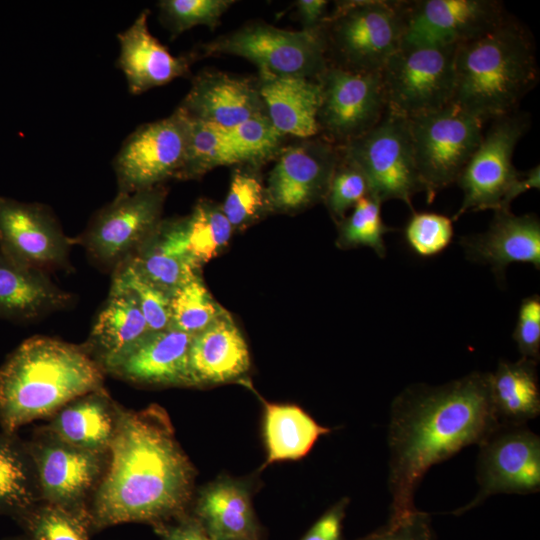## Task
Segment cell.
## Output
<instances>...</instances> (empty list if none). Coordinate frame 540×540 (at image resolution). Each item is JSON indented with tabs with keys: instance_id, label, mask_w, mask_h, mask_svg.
<instances>
[{
	"instance_id": "cell-41",
	"label": "cell",
	"mask_w": 540,
	"mask_h": 540,
	"mask_svg": "<svg viewBox=\"0 0 540 540\" xmlns=\"http://www.w3.org/2000/svg\"><path fill=\"white\" fill-rule=\"evenodd\" d=\"M452 219L435 212L412 211L404 227V239L409 248L423 258L443 252L452 242Z\"/></svg>"
},
{
	"instance_id": "cell-34",
	"label": "cell",
	"mask_w": 540,
	"mask_h": 540,
	"mask_svg": "<svg viewBox=\"0 0 540 540\" xmlns=\"http://www.w3.org/2000/svg\"><path fill=\"white\" fill-rule=\"evenodd\" d=\"M182 219L189 254L199 267L215 257L232 235L221 207L207 200L199 201Z\"/></svg>"
},
{
	"instance_id": "cell-29",
	"label": "cell",
	"mask_w": 540,
	"mask_h": 540,
	"mask_svg": "<svg viewBox=\"0 0 540 540\" xmlns=\"http://www.w3.org/2000/svg\"><path fill=\"white\" fill-rule=\"evenodd\" d=\"M71 296L46 273L24 268L0 251V318L27 322L65 308Z\"/></svg>"
},
{
	"instance_id": "cell-23",
	"label": "cell",
	"mask_w": 540,
	"mask_h": 540,
	"mask_svg": "<svg viewBox=\"0 0 540 540\" xmlns=\"http://www.w3.org/2000/svg\"><path fill=\"white\" fill-rule=\"evenodd\" d=\"M149 10L139 13L133 24L119 33L117 66L126 76L131 94H141L188 74L190 58L174 56L148 28Z\"/></svg>"
},
{
	"instance_id": "cell-4",
	"label": "cell",
	"mask_w": 540,
	"mask_h": 540,
	"mask_svg": "<svg viewBox=\"0 0 540 540\" xmlns=\"http://www.w3.org/2000/svg\"><path fill=\"white\" fill-rule=\"evenodd\" d=\"M451 103L484 123L511 114L538 83L529 31L507 16L486 33L456 47Z\"/></svg>"
},
{
	"instance_id": "cell-14",
	"label": "cell",
	"mask_w": 540,
	"mask_h": 540,
	"mask_svg": "<svg viewBox=\"0 0 540 540\" xmlns=\"http://www.w3.org/2000/svg\"><path fill=\"white\" fill-rule=\"evenodd\" d=\"M479 491L463 514L496 494L536 493L540 489V438L526 424L499 423L479 444Z\"/></svg>"
},
{
	"instance_id": "cell-40",
	"label": "cell",
	"mask_w": 540,
	"mask_h": 540,
	"mask_svg": "<svg viewBox=\"0 0 540 540\" xmlns=\"http://www.w3.org/2000/svg\"><path fill=\"white\" fill-rule=\"evenodd\" d=\"M112 281L135 297L150 331L170 328V295L145 279L131 264L123 263L113 272Z\"/></svg>"
},
{
	"instance_id": "cell-31",
	"label": "cell",
	"mask_w": 540,
	"mask_h": 540,
	"mask_svg": "<svg viewBox=\"0 0 540 540\" xmlns=\"http://www.w3.org/2000/svg\"><path fill=\"white\" fill-rule=\"evenodd\" d=\"M537 362L521 357L500 361L489 373L490 398L500 423L526 424L540 413Z\"/></svg>"
},
{
	"instance_id": "cell-44",
	"label": "cell",
	"mask_w": 540,
	"mask_h": 540,
	"mask_svg": "<svg viewBox=\"0 0 540 540\" xmlns=\"http://www.w3.org/2000/svg\"><path fill=\"white\" fill-rule=\"evenodd\" d=\"M512 338L522 357L540 358V297L537 294L521 301Z\"/></svg>"
},
{
	"instance_id": "cell-43",
	"label": "cell",
	"mask_w": 540,
	"mask_h": 540,
	"mask_svg": "<svg viewBox=\"0 0 540 540\" xmlns=\"http://www.w3.org/2000/svg\"><path fill=\"white\" fill-rule=\"evenodd\" d=\"M368 195L370 190L365 175L340 149V157L324 198L331 215L341 221L349 209Z\"/></svg>"
},
{
	"instance_id": "cell-42",
	"label": "cell",
	"mask_w": 540,
	"mask_h": 540,
	"mask_svg": "<svg viewBox=\"0 0 540 540\" xmlns=\"http://www.w3.org/2000/svg\"><path fill=\"white\" fill-rule=\"evenodd\" d=\"M234 3L231 0H162L158 6L161 18L172 37L197 25L213 29Z\"/></svg>"
},
{
	"instance_id": "cell-37",
	"label": "cell",
	"mask_w": 540,
	"mask_h": 540,
	"mask_svg": "<svg viewBox=\"0 0 540 540\" xmlns=\"http://www.w3.org/2000/svg\"><path fill=\"white\" fill-rule=\"evenodd\" d=\"M381 204L370 195L359 200L350 215L340 221L338 244L350 248L370 247L384 258L387 252L384 235L394 229L382 220Z\"/></svg>"
},
{
	"instance_id": "cell-8",
	"label": "cell",
	"mask_w": 540,
	"mask_h": 540,
	"mask_svg": "<svg viewBox=\"0 0 540 540\" xmlns=\"http://www.w3.org/2000/svg\"><path fill=\"white\" fill-rule=\"evenodd\" d=\"M365 175L370 196L381 203L400 200L412 211V198L424 192L410 137L408 118L386 110L368 132L340 147Z\"/></svg>"
},
{
	"instance_id": "cell-18",
	"label": "cell",
	"mask_w": 540,
	"mask_h": 540,
	"mask_svg": "<svg viewBox=\"0 0 540 540\" xmlns=\"http://www.w3.org/2000/svg\"><path fill=\"white\" fill-rule=\"evenodd\" d=\"M266 187L269 208L294 212L324 199L340 147L323 139H302L282 149Z\"/></svg>"
},
{
	"instance_id": "cell-11",
	"label": "cell",
	"mask_w": 540,
	"mask_h": 540,
	"mask_svg": "<svg viewBox=\"0 0 540 540\" xmlns=\"http://www.w3.org/2000/svg\"><path fill=\"white\" fill-rule=\"evenodd\" d=\"M26 442L35 463L42 501L90 522L89 505L105 473L108 454L70 445L46 427L37 429Z\"/></svg>"
},
{
	"instance_id": "cell-5",
	"label": "cell",
	"mask_w": 540,
	"mask_h": 540,
	"mask_svg": "<svg viewBox=\"0 0 540 540\" xmlns=\"http://www.w3.org/2000/svg\"><path fill=\"white\" fill-rule=\"evenodd\" d=\"M404 9L405 1L337 2L320 27L328 64L353 72H381L401 45Z\"/></svg>"
},
{
	"instance_id": "cell-36",
	"label": "cell",
	"mask_w": 540,
	"mask_h": 540,
	"mask_svg": "<svg viewBox=\"0 0 540 540\" xmlns=\"http://www.w3.org/2000/svg\"><path fill=\"white\" fill-rule=\"evenodd\" d=\"M224 312L198 273L170 295V328L191 335L205 329Z\"/></svg>"
},
{
	"instance_id": "cell-22",
	"label": "cell",
	"mask_w": 540,
	"mask_h": 540,
	"mask_svg": "<svg viewBox=\"0 0 540 540\" xmlns=\"http://www.w3.org/2000/svg\"><path fill=\"white\" fill-rule=\"evenodd\" d=\"M193 335L174 328L148 333L108 373L134 384L191 386Z\"/></svg>"
},
{
	"instance_id": "cell-15",
	"label": "cell",
	"mask_w": 540,
	"mask_h": 540,
	"mask_svg": "<svg viewBox=\"0 0 540 540\" xmlns=\"http://www.w3.org/2000/svg\"><path fill=\"white\" fill-rule=\"evenodd\" d=\"M321 84L319 135L342 147L372 129L387 105L380 72L362 73L327 66Z\"/></svg>"
},
{
	"instance_id": "cell-45",
	"label": "cell",
	"mask_w": 540,
	"mask_h": 540,
	"mask_svg": "<svg viewBox=\"0 0 540 540\" xmlns=\"http://www.w3.org/2000/svg\"><path fill=\"white\" fill-rule=\"evenodd\" d=\"M356 540H436L428 513L416 509L408 516L388 523Z\"/></svg>"
},
{
	"instance_id": "cell-19",
	"label": "cell",
	"mask_w": 540,
	"mask_h": 540,
	"mask_svg": "<svg viewBox=\"0 0 540 540\" xmlns=\"http://www.w3.org/2000/svg\"><path fill=\"white\" fill-rule=\"evenodd\" d=\"M253 490L252 479L223 474L198 490L190 511L214 540H265Z\"/></svg>"
},
{
	"instance_id": "cell-7",
	"label": "cell",
	"mask_w": 540,
	"mask_h": 540,
	"mask_svg": "<svg viewBox=\"0 0 540 540\" xmlns=\"http://www.w3.org/2000/svg\"><path fill=\"white\" fill-rule=\"evenodd\" d=\"M204 55L227 54L254 63L259 72L317 79L328 66L320 28L291 31L258 22L202 46Z\"/></svg>"
},
{
	"instance_id": "cell-48",
	"label": "cell",
	"mask_w": 540,
	"mask_h": 540,
	"mask_svg": "<svg viewBox=\"0 0 540 540\" xmlns=\"http://www.w3.org/2000/svg\"><path fill=\"white\" fill-rule=\"evenodd\" d=\"M296 7L303 30L319 29L329 14L325 0H299Z\"/></svg>"
},
{
	"instance_id": "cell-20",
	"label": "cell",
	"mask_w": 540,
	"mask_h": 540,
	"mask_svg": "<svg viewBox=\"0 0 540 540\" xmlns=\"http://www.w3.org/2000/svg\"><path fill=\"white\" fill-rule=\"evenodd\" d=\"M188 117L229 129L266 114L256 80L219 71H203L179 106Z\"/></svg>"
},
{
	"instance_id": "cell-13",
	"label": "cell",
	"mask_w": 540,
	"mask_h": 540,
	"mask_svg": "<svg viewBox=\"0 0 540 540\" xmlns=\"http://www.w3.org/2000/svg\"><path fill=\"white\" fill-rule=\"evenodd\" d=\"M189 118L180 108L168 117L138 127L114 160L117 195L162 185L181 170L187 148Z\"/></svg>"
},
{
	"instance_id": "cell-38",
	"label": "cell",
	"mask_w": 540,
	"mask_h": 540,
	"mask_svg": "<svg viewBox=\"0 0 540 540\" xmlns=\"http://www.w3.org/2000/svg\"><path fill=\"white\" fill-rule=\"evenodd\" d=\"M225 130L241 164L253 166L278 156L286 137L274 127L267 114L250 118Z\"/></svg>"
},
{
	"instance_id": "cell-49",
	"label": "cell",
	"mask_w": 540,
	"mask_h": 540,
	"mask_svg": "<svg viewBox=\"0 0 540 540\" xmlns=\"http://www.w3.org/2000/svg\"><path fill=\"white\" fill-rule=\"evenodd\" d=\"M540 187V166L536 165L527 171H520L509 190L507 191L501 210L510 209L514 199L530 189H539Z\"/></svg>"
},
{
	"instance_id": "cell-32",
	"label": "cell",
	"mask_w": 540,
	"mask_h": 540,
	"mask_svg": "<svg viewBox=\"0 0 540 540\" xmlns=\"http://www.w3.org/2000/svg\"><path fill=\"white\" fill-rule=\"evenodd\" d=\"M35 463L26 441L0 430V515L13 520L41 502Z\"/></svg>"
},
{
	"instance_id": "cell-50",
	"label": "cell",
	"mask_w": 540,
	"mask_h": 540,
	"mask_svg": "<svg viewBox=\"0 0 540 540\" xmlns=\"http://www.w3.org/2000/svg\"><path fill=\"white\" fill-rule=\"evenodd\" d=\"M3 540H29V539L25 537L24 535H21V536L7 537Z\"/></svg>"
},
{
	"instance_id": "cell-3",
	"label": "cell",
	"mask_w": 540,
	"mask_h": 540,
	"mask_svg": "<svg viewBox=\"0 0 540 540\" xmlns=\"http://www.w3.org/2000/svg\"><path fill=\"white\" fill-rule=\"evenodd\" d=\"M105 372L83 345L47 336L23 341L0 366V427L10 433L51 417L103 387Z\"/></svg>"
},
{
	"instance_id": "cell-6",
	"label": "cell",
	"mask_w": 540,
	"mask_h": 540,
	"mask_svg": "<svg viewBox=\"0 0 540 540\" xmlns=\"http://www.w3.org/2000/svg\"><path fill=\"white\" fill-rule=\"evenodd\" d=\"M408 122L416 168L432 203L456 182L482 139L484 122L453 103Z\"/></svg>"
},
{
	"instance_id": "cell-25",
	"label": "cell",
	"mask_w": 540,
	"mask_h": 540,
	"mask_svg": "<svg viewBox=\"0 0 540 540\" xmlns=\"http://www.w3.org/2000/svg\"><path fill=\"white\" fill-rule=\"evenodd\" d=\"M150 331L134 295L112 281L83 347L108 373Z\"/></svg>"
},
{
	"instance_id": "cell-10",
	"label": "cell",
	"mask_w": 540,
	"mask_h": 540,
	"mask_svg": "<svg viewBox=\"0 0 540 540\" xmlns=\"http://www.w3.org/2000/svg\"><path fill=\"white\" fill-rule=\"evenodd\" d=\"M529 126L530 116L520 110L492 120L456 180L463 200L452 221L470 211L502 209L504 197L520 173L513 165V153Z\"/></svg>"
},
{
	"instance_id": "cell-21",
	"label": "cell",
	"mask_w": 540,
	"mask_h": 540,
	"mask_svg": "<svg viewBox=\"0 0 540 540\" xmlns=\"http://www.w3.org/2000/svg\"><path fill=\"white\" fill-rule=\"evenodd\" d=\"M460 244L468 259L489 265L498 279L512 263L540 269V221L535 214L496 210L486 232L463 236Z\"/></svg>"
},
{
	"instance_id": "cell-47",
	"label": "cell",
	"mask_w": 540,
	"mask_h": 540,
	"mask_svg": "<svg viewBox=\"0 0 540 540\" xmlns=\"http://www.w3.org/2000/svg\"><path fill=\"white\" fill-rule=\"evenodd\" d=\"M152 528L160 540H214L191 511Z\"/></svg>"
},
{
	"instance_id": "cell-26",
	"label": "cell",
	"mask_w": 540,
	"mask_h": 540,
	"mask_svg": "<svg viewBox=\"0 0 540 540\" xmlns=\"http://www.w3.org/2000/svg\"><path fill=\"white\" fill-rule=\"evenodd\" d=\"M256 83L266 114L280 133L300 139L319 135L322 91L318 79L259 72Z\"/></svg>"
},
{
	"instance_id": "cell-27",
	"label": "cell",
	"mask_w": 540,
	"mask_h": 540,
	"mask_svg": "<svg viewBox=\"0 0 540 540\" xmlns=\"http://www.w3.org/2000/svg\"><path fill=\"white\" fill-rule=\"evenodd\" d=\"M120 407L102 387L65 404L50 417L45 427L70 445L108 454L116 433Z\"/></svg>"
},
{
	"instance_id": "cell-30",
	"label": "cell",
	"mask_w": 540,
	"mask_h": 540,
	"mask_svg": "<svg viewBox=\"0 0 540 540\" xmlns=\"http://www.w3.org/2000/svg\"><path fill=\"white\" fill-rule=\"evenodd\" d=\"M262 402L266 459L259 471L276 462L305 457L320 436L331 432L298 405Z\"/></svg>"
},
{
	"instance_id": "cell-12",
	"label": "cell",
	"mask_w": 540,
	"mask_h": 540,
	"mask_svg": "<svg viewBox=\"0 0 540 540\" xmlns=\"http://www.w3.org/2000/svg\"><path fill=\"white\" fill-rule=\"evenodd\" d=\"M165 196L162 185L116 195L93 216L77 242L96 263L114 272L155 231L161 222Z\"/></svg>"
},
{
	"instance_id": "cell-16",
	"label": "cell",
	"mask_w": 540,
	"mask_h": 540,
	"mask_svg": "<svg viewBox=\"0 0 540 540\" xmlns=\"http://www.w3.org/2000/svg\"><path fill=\"white\" fill-rule=\"evenodd\" d=\"M507 16L504 4L495 0L405 1L401 45L457 47L491 30Z\"/></svg>"
},
{
	"instance_id": "cell-28",
	"label": "cell",
	"mask_w": 540,
	"mask_h": 540,
	"mask_svg": "<svg viewBox=\"0 0 540 540\" xmlns=\"http://www.w3.org/2000/svg\"><path fill=\"white\" fill-rule=\"evenodd\" d=\"M126 262L169 295L199 269L189 254L182 218L161 220L152 235Z\"/></svg>"
},
{
	"instance_id": "cell-1",
	"label": "cell",
	"mask_w": 540,
	"mask_h": 540,
	"mask_svg": "<svg viewBox=\"0 0 540 540\" xmlns=\"http://www.w3.org/2000/svg\"><path fill=\"white\" fill-rule=\"evenodd\" d=\"M195 477L165 409L121 406L107 467L89 505L92 532L123 523L154 527L189 512Z\"/></svg>"
},
{
	"instance_id": "cell-46",
	"label": "cell",
	"mask_w": 540,
	"mask_h": 540,
	"mask_svg": "<svg viewBox=\"0 0 540 540\" xmlns=\"http://www.w3.org/2000/svg\"><path fill=\"white\" fill-rule=\"evenodd\" d=\"M348 504L349 498L340 499L317 519L300 540H344L343 521Z\"/></svg>"
},
{
	"instance_id": "cell-9",
	"label": "cell",
	"mask_w": 540,
	"mask_h": 540,
	"mask_svg": "<svg viewBox=\"0 0 540 540\" xmlns=\"http://www.w3.org/2000/svg\"><path fill=\"white\" fill-rule=\"evenodd\" d=\"M455 51V46L401 45L380 72L387 110L410 118L451 103Z\"/></svg>"
},
{
	"instance_id": "cell-24",
	"label": "cell",
	"mask_w": 540,
	"mask_h": 540,
	"mask_svg": "<svg viewBox=\"0 0 540 540\" xmlns=\"http://www.w3.org/2000/svg\"><path fill=\"white\" fill-rule=\"evenodd\" d=\"M250 365L248 345L226 311L193 335L189 350L191 386L238 380L249 371Z\"/></svg>"
},
{
	"instance_id": "cell-17",
	"label": "cell",
	"mask_w": 540,
	"mask_h": 540,
	"mask_svg": "<svg viewBox=\"0 0 540 540\" xmlns=\"http://www.w3.org/2000/svg\"><path fill=\"white\" fill-rule=\"evenodd\" d=\"M74 242L45 206L0 195V251L14 263L43 273L67 269Z\"/></svg>"
},
{
	"instance_id": "cell-33",
	"label": "cell",
	"mask_w": 540,
	"mask_h": 540,
	"mask_svg": "<svg viewBox=\"0 0 540 540\" xmlns=\"http://www.w3.org/2000/svg\"><path fill=\"white\" fill-rule=\"evenodd\" d=\"M188 118L186 154L176 178H197L219 166L241 164L224 128Z\"/></svg>"
},
{
	"instance_id": "cell-39",
	"label": "cell",
	"mask_w": 540,
	"mask_h": 540,
	"mask_svg": "<svg viewBox=\"0 0 540 540\" xmlns=\"http://www.w3.org/2000/svg\"><path fill=\"white\" fill-rule=\"evenodd\" d=\"M269 208L266 187L252 168H237L231 177L222 212L234 228L242 227Z\"/></svg>"
},
{
	"instance_id": "cell-35",
	"label": "cell",
	"mask_w": 540,
	"mask_h": 540,
	"mask_svg": "<svg viewBox=\"0 0 540 540\" xmlns=\"http://www.w3.org/2000/svg\"><path fill=\"white\" fill-rule=\"evenodd\" d=\"M14 521L29 540H91L93 533L88 519L44 501Z\"/></svg>"
},
{
	"instance_id": "cell-2",
	"label": "cell",
	"mask_w": 540,
	"mask_h": 540,
	"mask_svg": "<svg viewBox=\"0 0 540 540\" xmlns=\"http://www.w3.org/2000/svg\"><path fill=\"white\" fill-rule=\"evenodd\" d=\"M490 398L489 373L473 372L440 386L414 384L392 402L389 521L414 512L423 476L464 447L480 444L499 424Z\"/></svg>"
}]
</instances>
